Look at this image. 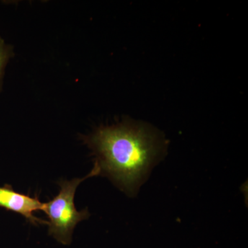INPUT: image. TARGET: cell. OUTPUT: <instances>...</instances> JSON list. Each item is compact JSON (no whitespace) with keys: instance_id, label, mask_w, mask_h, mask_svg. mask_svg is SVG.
Returning <instances> with one entry per match:
<instances>
[{"instance_id":"obj_1","label":"cell","mask_w":248,"mask_h":248,"mask_svg":"<svg viewBox=\"0 0 248 248\" xmlns=\"http://www.w3.org/2000/svg\"><path fill=\"white\" fill-rule=\"evenodd\" d=\"M86 141L97 156L100 174L129 193L137 190L160 150L150 130L133 124L102 127Z\"/></svg>"},{"instance_id":"obj_2","label":"cell","mask_w":248,"mask_h":248,"mask_svg":"<svg viewBox=\"0 0 248 248\" xmlns=\"http://www.w3.org/2000/svg\"><path fill=\"white\" fill-rule=\"evenodd\" d=\"M99 174L100 170L97 165L94 164L91 172L84 178L60 181L58 184L61 189L58 195L48 203H45L43 211L46 214L49 219L48 234L60 244L66 246L71 244L73 231L77 225L90 217L87 208L81 211H78L76 209L74 199L77 188L88 178Z\"/></svg>"},{"instance_id":"obj_3","label":"cell","mask_w":248,"mask_h":248,"mask_svg":"<svg viewBox=\"0 0 248 248\" xmlns=\"http://www.w3.org/2000/svg\"><path fill=\"white\" fill-rule=\"evenodd\" d=\"M0 208L22 215L34 226L48 225V221L40 219L34 215L36 211H43L45 203H42L38 197H32L16 192L12 186L8 184L0 187Z\"/></svg>"},{"instance_id":"obj_4","label":"cell","mask_w":248,"mask_h":248,"mask_svg":"<svg viewBox=\"0 0 248 248\" xmlns=\"http://www.w3.org/2000/svg\"><path fill=\"white\" fill-rule=\"evenodd\" d=\"M11 55L9 47L5 45L4 41L0 37V78Z\"/></svg>"}]
</instances>
